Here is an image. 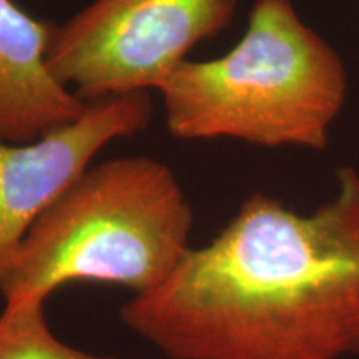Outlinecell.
<instances>
[{
  "label": "cell",
  "mask_w": 359,
  "mask_h": 359,
  "mask_svg": "<svg viewBox=\"0 0 359 359\" xmlns=\"http://www.w3.org/2000/svg\"><path fill=\"white\" fill-rule=\"evenodd\" d=\"M154 105L148 92L88 103L80 118L34 142L0 138V275L45 210L90 167L98 151L143 132Z\"/></svg>",
  "instance_id": "obj_5"
},
{
  "label": "cell",
  "mask_w": 359,
  "mask_h": 359,
  "mask_svg": "<svg viewBox=\"0 0 359 359\" xmlns=\"http://www.w3.org/2000/svg\"><path fill=\"white\" fill-rule=\"evenodd\" d=\"M158 92L167 130L180 140L323 150L346 100L348 74L291 0H255L230 52L185 60Z\"/></svg>",
  "instance_id": "obj_3"
},
{
  "label": "cell",
  "mask_w": 359,
  "mask_h": 359,
  "mask_svg": "<svg viewBox=\"0 0 359 359\" xmlns=\"http://www.w3.org/2000/svg\"><path fill=\"white\" fill-rule=\"evenodd\" d=\"M0 359H120L80 351L58 339L45 318L43 299L6 303L0 313Z\"/></svg>",
  "instance_id": "obj_7"
},
{
  "label": "cell",
  "mask_w": 359,
  "mask_h": 359,
  "mask_svg": "<svg viewBox=\"0 0 359 359\" xmlns=\"http://www.w3.org/2000/svg\"><path fill=\"white\" fill-rule=\"evenodd\" d=\"M311 215L255 193L120 320L168 359L359 354V172Z\"/></svg>",
  "instance_id": "obj_1"
},
{
  "label": "cell",
  "mask_w": 359,
  "mask_h": 359,
  "mask_svg": "<svg viewBox=\"0 0 359 359\" xmlns=\"http://www.w3.org/2000/svg\"><path fill=\"white\" fill-rule=\"evenodd\" d=\"M55 24L13 0H0V138L34 142L80 118L88 103L53 77L47 65Z\"/></svg>",
  "instance_id": "obj_6"
},
{
  "label": "cell",
  "mask_w": 359,
  "mask_h": 359,
  "mask_svg": "<svg viewBox=\"0 0 359 359\" xmlns=\"http://www.w3.org/2000/svg\"><path fill=\"white\" fill-rule=\"evenodd\" d=\"M193 210L172 168L145 155L90 165L27 233L0 275L4 302L69 283L160 286L190 250Z\"/></svg>",
  "instance_id": "obj_2"
},
{
  "label": "cell",
  "mask_w": 359,
  "mask_h": 359,
  "mask_svg": "<svg viewBox=\"0 0 359 359\" xmlns=\"http://www.w3.org/2000/svg\"><path fill=\"white\" fill-rule=\"evenodd\" d=\"M235 11L236 0H92L55 24L47 65L87 103L158 90Z\"/></svg>",
  "instance_id": "obj_4"
}]
</instances>
